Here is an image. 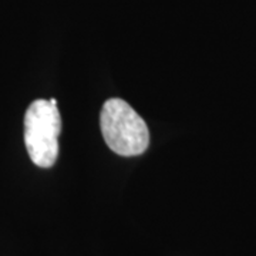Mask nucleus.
<instances>
[{
    "label": "nucleus",
    "instance_id": "obj_1",
    "mask_svg": "<svg viewBox=\"0 0 256 256\" xmlns=\"http://www.w3.org/2000/svg\"><path fill=\"white\" fill-rule=\"evenodd\" d=\"M100 126L107 146L118 156H140L148 148L150 131L146 121L124 100L106 101L100 114Z\"/></svg>",
    "mask_w": 256,
    "mask_h": 256
},
{
    "label": "nucleus",
    "instance_id": "obj_2",
    "mask_svg": "<svg viewBox=\"0 0 256 256\" xmlns=\"http://www.w3.org/2000/svg\"><path fill=\"white\" fill-rule=\"evenodd\" d=\"M62 117L50 100H36L24 116V144L30 160L42 168L54 165L58 156Z\"/></svg>",
    "mask_w": 256,
    "mask_h": 256
}]
</instances>
